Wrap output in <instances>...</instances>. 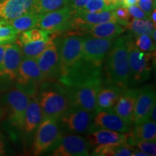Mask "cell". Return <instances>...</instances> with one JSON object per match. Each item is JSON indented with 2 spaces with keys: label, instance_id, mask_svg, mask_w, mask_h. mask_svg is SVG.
Wrapping results in <instances>:
<instances>
[{
  "label": "cell",
  "instance_id": "52a82bcc",
  "mask_svg": "<svg viewBox=\"0 0 156 156\" xmlns=\"http://www.w3.org/2000/svg\"><path fill=\"white\" fill-rule=\"evenodd\" d=\"M16 87L30 96L34 95L36 84L45 80L36 58L23 57L16 77Z\"/></svg>",
  "mask_w": 156,
  "mask_h": 156
},
{
  "label": "cell",
  "instance_id": "cb8c5ba5",
  "mask_svg": "<svg viewBox=\"0 0 156 156\" xmlns=\"http://www.w3.org/2000/svg\"><path fill=\"white\" fill-rule=\"evenodd\" d=\"M134 139L139 141H153L156 139V123L150 119L134 124L132 131Z\"/></svg>",
  "mask_w": 156,
  "mask_h": 156
},
{
  "label": "cell",
  "instance_id": "e575fe53",
  "mask_svg": "<svg viewBox=\"0 0 156 156\" xmlns=\"http://www.w3.org/2000/svg\"><path fill=\"white\" fill-rule=\"evenodd\" d=\"M136 5L150 17L152 11L155 8V0H138Z\"/></svg>",
  "mask_w": 156,
  "mask_h": 156
},
{
  "label": "cell",
  "instance_id": "d6986e66",
  "mask_svg": "<svg viewBox=\"0 0 156 156\" xmlns=\"http://www.w3.org/2000/svg\"><path fill=\"white\" fill-rule=\"evenodd\" d=\"M139 90H127L123 92L114 104V113L118 115L124 122L131 126L133 123L132 116L134 103Z\"/></svg>",
  "mask_w": 156,
  "mask_h": 156
},
{
  "label": "cell",
  "instance_id": "bcb514c9",
  "mask_svg": "<svg viewBox=\"0 0 156 156\" xmlns=\"http://www.w3.org/2000/svg\"><path fill=\"white\" fill-rule=\"evenodd\" d=\"M0 1H1V0H0Z\"/></svg>",
  "mask_w": 156,
  "mask_h": 156
},
{
  "label": "cell",
  "instance_id": "8d00e7d4",
  "mask_svg": "<svg viewBox=\"0 0 156 156\" xmlns=\"http://www.w3.org/2000/svg\"><path fill=\"white\" fill-rule=\"evenodd\" d=\"M127 9L131 16L136 19H150V17L146 13L144 12L137 5H134L127 7Z\"/></svg>",
  "mask_w": 156,
  "mask_h": 156
},
{
  "label": "cell",
  "instance_id": "7402d4cb",
  "mask_svg": "<svg viewBox=\"0 0 156 156\" xmlns=\"http://www.w3.org/2000/svg\"><path fill=\"white\" fill-rule=\"evenodd\" d=\"M124 88L112 85L107 87H101L97 95L95 113L99 111L113 110L116 101L123 93Z\"/></svg>",
  "mask_w": 156,
  "mask_h": 156
},
{
  "label": "cell",
  "instance_id": "d590c367",
  "mask_svg": "<svg viewBox=\"0 0 156 156\" xmlns=\"http://www.w3.org/2000/svg\"><path fill=\"white\" fill-rule=\"evenodd\" d=\"M7 44L0 46V89L2 88V85L8 83L9 82L5 76L3 69L4 54H5V51L6 47H7Z\"/></svg>",
  "mask_w": 156,
  "mask_h": 156
},
{
  "label": "cell",
  "instance_id": "ffe728a7",
  "mask_svg": "<svg viewBox=\"0 0 156 156\" xmlns=\"http://www.w3.org/2000/svg\"><path fill=\"white\" fill-rule=\"evenodd\" d=\"M126 132H119L107 129H97L92 131L86 136L90 146L116 145L126 143Z\"/></svg>",
  "mask_w": 156,
  "mask_h": 156
},
{
  "label": "cell",
  "instance_id": "4316f807",
  "mask_svg": "<svg viewBox=\"0 0 156 156\" xmlns=\"http://www.w3.org/2000/svg\"><path fill=\"white\" fill-rule=\"evenodd\" d=\"M51 31L41 29L38 28H33L29 30L21 32L18 38L17 44L20 46L27 44L29 42L37 41H47L49 40L50 34Z\"/></svg>",
  "mask_w": 156,
  "mask_h": 156
},
{
  "label": "cell",
  "instance_id": "f546056e",
  "mask_svg": "<svg viewBox=\"0 0 156 156\" xmlns=\"http://www.w3.org/2000/svg\"><path fill=\"white\" fill-rule=\"evenodd\" d=\"M134 45L138 49L144 52H153L155 50V43L151 36L145 34L135 35Z\"/></svg>",
  "mask_w": 156,
  "mask_h": 156
},
{
  "label": "cell",
  "instance_id": "7bdbcfd3",
  "mask_svg": "<svg viewBox=\"0 0 156 156\" xmlns=\"http://www.w3.org/2000/svg\"><path fill=\"white\" fill-rule=\"evenodd\" d=\"M155 15H156V9L154 8L153 10L152 11V12L151 13V15H150V19H151V20L153 22L154 24L155 25L156 23V17H155Z\"/></svg>",
  "mask_w": 156,
  "mask_h": 156
},
{
  "label": "cell",
  "instance_id": "5bb4252c",
  "mask_svg": "<svg viewBox=\"0 0 156 156\" xmlns=\"http://www.w3.org/2000/svg\"><path fill=\"white\" fill-rule=\"evenodd\" d=\"M75 11L69 5L61 9L41 15L36 28L50 31L63 30L64 26L70 20Z\"/></svg>",
  "mask_w": 156,
  "mask_h": 156
},
{
  "label": "cell",
  "instance_id": "30bf717a",
  "mask_svg": "<svg viewBox=\"0 0 156 156\" xmlns=\"http://www.w3.org/2000/svg\"><path fill=\"white\" fill-rule=\"evenodd\" d=\"M95 113L69 106L60 116L63 127L70 132L84 133L90 130Z\"/></svg>",
  "mask_w": 156,
  "mask_h": 156
},
{
  "label": "cell",
  "instance_id": "836d02e7",
  "mask_svg": "<svg viewBox=\"0 0 156 156\" xmlns=\"http://www.w3.org/2000/svg\"><path fill=\"white\" fill-rule=\"evenodd\" d=\"M138 149L147 154V156L156 155L155 140L153 141H139L136 143Z\"/></svg>",
  "mask_w": 156,
  "mask_h": 156
},
{
  "label": "cell",
  "instance_id": "2e32d148",
  "mask_svg": "<svg viewBox=\"0 0 156 156\" xmlns=\"http://www.w3.org/2000/svg\"><path fill=\"white\" fill-rule=\"evenodd\" d=\"M155 105V91L152 86L139 90L134 103L132 120L137 124L149 119L152 108Z\"/></svg>",
  "mask_w": 156,
  "mask_h": 156
},
{
  "label": "cell",
  "instance_id": "6da1fadb",
  "mask_svg": "<svg viewBox=\"0 0 156 156\" xmlns=\"http://www.w3.org/2000/svg\"><path fill=\"white\" fill-rule=\"evenodd\" d=\"M128 38H117L106 58V73L112 85L125 89L130 85L129 64L128 58Z\"/></svg>",
  "mask_w": 156,
  "mask_h": 156
},
{
  "label": "cell",
  "instance_id": "7a4b0ae2",
  "mask_svg": "<svg viewBox=\"0 0 156 156\" xmlns=\"http://www.w3.org/2000/svg\"><path fill=\"white\" fill-rule=\"evenodd\" d=\"M65 87L64 89L69 98V106L95 113L97 95L102 87L101 77L92 78Z\"/></svg>",
  "mask_w": 156,
  "mask_h": 156
},
{
  "label": "cell",
  "instance_id": "b9f144b4",
  "mask_svg": "<svg viewBox=\"0 0 156 156\" xmlns=\"http://www.w3.org/2000/svg\"><path fill=\"white\" fill-rule=\"evenodd\" d=\"M155 110H156V106L155 105L153 106V108H152L151 114H150V117H149V119L151 121H153V122H156V119H155Z\"/></svg>",
  "mask_w": 156,
  "mask_h": 156
},
{
  "label": "cell",
  "instance_id": "484cf974",
  "mask_svg": "<svg viewBox=\"0 0 156 156\" xmlns=\"http://www.w3.org/2000/svg\"><path fill=\"white\" fill-rule=\"evenodd\" d=\"M70 0H35L33 10L39 15L61 9L69 5Z\"/></svg>",
  "mask_w": 156,
  "mask_h": 156
},
{
  "label": "cell",
  "instance_id": "1f68e13d",
  "mask_svg": "<svg viewBox=\"0 0 156 156\" xmlns=\"http://www.w3.org/2000/svg\"><path fill=\"white\" fill-rule=\"evenodd\" d=\"M18 32L5 21L0 20V38H17Z\"/></svg>",
  "mask_w": 156,
  "mask_h": 156
},
{
  "label": "cell",
  "instance_id": "3957f363",
  "mask_svg": "<svg viewBox=\"0 0 156 156\" xmlns=\"http://www.w3.org/2000/svg\"><path fill=\"white\" fill-rule=\"evenodd\" d=\"M38 98L42 111L43 120L47 119H58L69 107V101L65 89L58 85L44 87Z\"/></svg>",
  "mask_w": 156,
  "mask_h": 156
},
{
  "label": "cell",
  "instance_id": "74e56055",
  "mask_svg": "<svg viewBox=\"0 0 156 156\" xmlns=\"http://www.w3.org/2000/svg\"><path fill=\"white\" fill-rule=\"evenodd\" d=\"M88 0H70L69 5L75 9L76 11L80 10L85 7Z\"/></svg>",
  "mask_w": 156,
  "mask_h": 156
},
{
  "label": "cell",
  "instance_id": "9c48e42d",
  "mask_svg": "<svg viewBox=\"0 0 156 156\" xmlns=\"http://www.w3.org/2000/svg\"><path fill=\"white\" fill-rule=\"evenodd\" d=\"M38 126L33 145L34 155H39L48 151L61 137L57 119H44Z\"/></svg>",
  "mask_w": 156,
  "mask_h": 156
},
{
  "label": "cell",
  "instance_id": "4fadbf2b",
  "mask_svg": "<svg viewBox=\"0 0 156 156\" xmlns=\"http://www.w3.org/2000/svg\"><path fill=\"white\" fill-rule=\"evenodd\" d=\"M45 80L60 77V62L56 44L51 38L46 48L36 58Z\"/></svg>",
  "mask_w": 156,
  "mask_h": 156
},
{
  "label": "cell",
  "instance_id": "603a6c76",
  "mask_svg": "<svg viewBox=\"0 0 156 156\" xmlns=\"http://www.w3.org/2000/svg\"><path fill=\"white\" fill-rule=\"evenodd\" d=\"M43 120L42 111L38 97L32 96L29 101L24 117L23 130L26 133L34 132Z\"/></svg>",
  "mask_w": 156,
  "mask_h": 156
},
{
  "label": "cell",
  "instance_id": "ac0fdd59",
  "mask_svg": "<svg viewBox=\"0 0 156 156\" xmlns=\"http://www.w3.org/2000/svg\"><path fill=\"white\" fill-rule=\"evenodd\" d=\"M23 58L22 50L19 44H9L5 48L3 58L4 74L8 80L14 81Z\"/></svg>",
  "mask_w": 156,
  "mask_h": 156
},
{
  "label": "cell",
  "instance_id": "83f0119b",
  "mask_svg": "<svg viewBox=\"0 0 156 156\" xmlns=\"http://www.w3.org/2000/svg\"><path fill=\"white\" fill-rule=\"evenodd\" d=\"M134 35L145 34L151 36L153 31L155 29V25L151 19L133 18L126 25Z\"/></svg>",
  "mask_w": 156,
  "mask_h": 156
},
{
  "label": "cell",
  "instance_id": "d6a6232c",
  "mask_svg": "<svg viewBox=\"0 0 156 156\" xmlns=\"http://www.w3.org/2000/svg\"><path fill=\"white\" fill-rule=\"evenodd\" d=\"M114 15L117 23H119L123 26H126L129 22L130 15L127 8L124 7H119L114 9Z\"/></svg>",
  "mask_w": 156,
  "mask_h": 156
},
{
  "label": "cell",
  "instance_id": "ee69618b",
  "mask_svg": "<svg viewBox=\"0 0 156 156\" xmlns=\"http://www.w3.org/2000/svg\"><path fill=\"white\" fill-rule=\"evenodd\" d=\"M132 156H147V154H145V153L140 151H137V150H134L133 153H132Z\"/></svg>",
  "mask_w": 156,
  "mask_h": 156
},
{
  "label": "cell",
  "instance_id": "f35d334b",
  "mask_svg": "<svg viewBox=\"0 0 156 156\" xmlns=\"http://www.w3.org/2000/svg\"><path fill=\"white\" fill-rule=\"evenodd\" d=\"M7 153V145H6L5 136H4L3 134L0 132V156L6 155Z\"/></svg>",
  "mask_w": 156,
  "mask_h": 156
},
{
  "label": "cell",
  "instance_id": "8992f818",
  "mask_svg": "<svg viewBox=\"0 0 156 156\" xmlns=\"http://www.w3.org/2000/svg\"><path fill=\"white\" fill-rule=\"evenodd\" d=\"M30 96L18 88L7 91L2 98V103L9 112V121L19 130H23L25 113Z\"/></svg>",
  "mask_w": 156,
  "mask_h": 156
},
{
  "label": "cell",
  "instance_id": "d4e9b609",
  "mask_svg": "<svg viewBox=\"0 0 156 156\" xmlns=\"http://www.w3.org/2000/svg\"><path fill=\"white\" fill-rule=\"evenodd\" d=\"M40 16L41 15L32 10L17 17V18L9 21H5V22L13 27L18 32V34H20V33L29 30L30 28H36L37 22H38Z\"/></svg>",
  "mask_w": 156,
  "mask_h": 156
},
{
  "label": "cell",
  "instance_id": "5b68a950",
  "mask_svg": "<svg viewBox=\"0 0 156 156\" xmlns=\"http://www.w3.org/2000/svg\"><path fill=\"white\" fill-rule=\"evenodd\" d=\"M56 46L59 56L61 77L83 58L82 36L77 34L66 36L60 39Z\"/></svg>",
  "mask_w": 156,
  "mask_h": 156
},
{
  "label": "cell",
  "instance_id": "60d3db41",
  "mask_svg": "<svg viewBox=\"0 0 156 156\" xmlns=\"http://www.w3.org/2000/svg\"><path fill=\"white\" fill-rule=\"evenodd\" d=\"M137 2L138 0H123L122 7L127 8L129 6L136 5V4H137Z\"/></svg>",
  "mask_w": 156,
  "mask_h": 156
},
{
  "label": "cell",
  "instance_id": "8fae6325",
  "mask_svg": "<svg viewBox=\"0 0 156 156\" xmlns=\"http://www.w3.org/2000/svg\"><path fill=\"white\" fill-rule=\"evenodd\" d=\"M106 22H117L114 9L101 12H88L80 9L75 11L70 20L64 26L63 30L70 29L80 31L90 25Z\"/></svg>",
  "mask_w": 156,
  "mask_h": 156
},
{
  "label": "cell",
  "instance_id": "f1b7e54d",
  "mask_svg": "<svg viewBox=\"0 0 156 156\" xmlns=\"http://www.w3.org/2000/svg\"><path fill=\"white\" fill-rule=\"evenodd\" d=\"M50 39L47 41L43 40L29 42L20 46L22 50L23 57L36 58L47 46Z\"/></svg>",
  "mask_w": 156,
  "mask_h": 156
},
{
  "label": "cell",
  "instance_id": "ab89813d",
  "mask_svg": "<svg viewBox=\"0 0 156 156\" xmlns=\"http://www.w3.org/2000/svg\"><path fill=\"white\" fill-rule=\"evenodd\" d=\"M17 38H0V46L2 45H6L12 44L16 41Z\"/></svg>",
  "mask_w": 156,
  "mask_h": 156
},
{
  "label": "cell",
  "instance_id": "e0dca14e",
  "mask_svg": "<svg viewBox=\"0 0 156 156\" xmlns=\"http://www.w3.org/2000/svg\"><path fill=\"white\" fill-rule=\"evenodd\" d=\"M35 0H1L0 20L9 21L32 11Z\"/></svg>",
  "mask_w": 156,
  "mask_h": 156
},
{
  "label": "cell",
  "instance_id": "4dcf8cb0",
  "mask_svg": "<svg viewBox=\"0 0 156 156\" xmlns=\"http://www.w3.org/2000/svg\"><path fill=\"white\" fill-rule=\"evenodd\" d=\"M83 10L88 12H101L112 9L108 8L104 0H88Z\"/></svg>",
  "mask_w": 156,
  "mask_h": 156
},
{
  "label": "cell",
  "instance_id": "7c38bea8",
  "mask_svg": "<svg viewBox=\"0 0 156 156\" xmlns=\"http://www.w3.org/2000/svg\"><path fill=\"white\" fill-rule=\"evenodd\" d=\"M52 152L54 156H87L89 155L90 145L86 138L76 134L61 136L56 142Z\"/></svg>",
  "mask_w": 156,
  "mask_h": 156
},
{
  "label": "cell",
  "instance_id": "9a60e30c",
  "mask_svg": "<svg viewBox=\"0 0 156 156\" xmlns=\"http://www.w3.org/2000/svg\"><path fill=\"white\" fill-rule=\"evenodd\" d=\"M107 129L119 132L131 131L130 126L123 121L113 110L99 111L95 114L90 131Z\"/></svg>",
  "mask_w": 156,
  "mask_h": 156
},
{
  "label": "cell",
  "instance_id": "277c9868",
  "mask_svg": "<svg viewBox=\"0 0 156 156\" xmlns=\"http://www.w3.org/2000/svg\"><path fill=\"white\" fill-rule=\"evenodd\" d=\"M155 52H144L136 47L133 40L128 38V58L129 64L130 84L141 83L149 79L153 65Z\"/></svg>",
  "mask_w": 156,
  "mask_h": 156
},
{
  "label": "cell",
  "instance_id": "f6af8a7d",
  "mask_svg": "<svg viewBox=\"0 0 156 156\" xmlns=\"http://www.w3.org/2000/svg\"><path fill=\"white\" fill-rule=\"evenodd\" d=\"M5 109H4L2 106H0V121L2 119L4 116H5Z\"/></svg>",
  "mask_w": 156,
  "mask_h": 156
},
{
  "label": "cell",
  "instance_id": "ba28073f",
  "mask_svg": "<svg viewBox=\"0 0 156 156\" xmlns=\"http://www.w3.org/2000/svg\"><path fill=\"white\" fill-rule=\"evenodd\" d=\"M114 38H97L88 34L82 35L83 58L101 67L107 54L112 49Z\"/></svg>",
  "mask_w": 156,
  "mask_h": 156
},
{
  "label": "cell",
  "instance_id": "44dd1931",
  "mask_svg": "<svg viewBox=\"0 0 156 156\" xmlns=\"http://www.w3.org/2000/svg\"><path fill=\"white\" fill-rule=\"evenodd\" d=\"M124 31L123 25L117 22H106L90 25L77 31V35L88 34L102 38H115Z\"/></svg>",
  "mask_w": 156,
  "mask_h": 156
}]
</instances>
